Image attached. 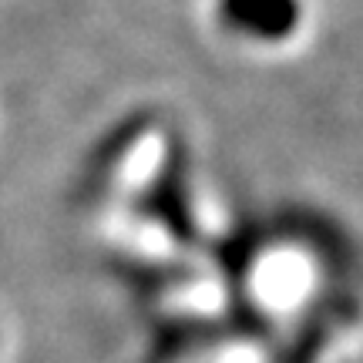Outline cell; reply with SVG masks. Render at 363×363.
I'll use <instances>...</instances> for the list:
<instances>
[{
  "instance_id": "cell-1",
  "label": "cell",
  "mask_w": 363,
  "mask_h": 363,
  "mask_svg": "<svg viewBox=\"0 0 363 363\" xmlns=\"http://www.w3.org/2000/svg\"><path fill=\"white\" fill-rule=\"evenodd\" d=\"M219 21L249 40H283L299 27V0H219Z\"/></svg>"
}]
</instances>
